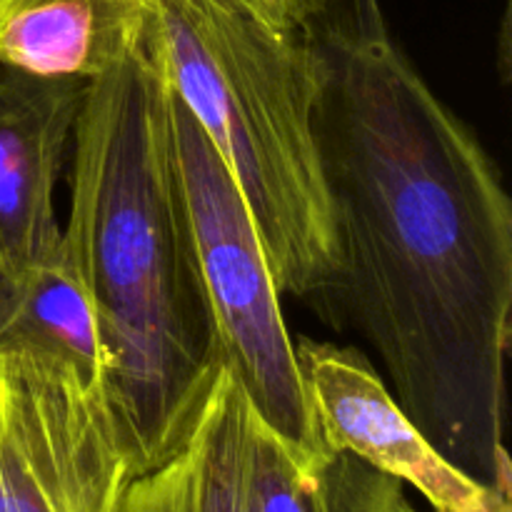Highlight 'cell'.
I'll return each mask as SVG.
<instances>
[{
    "label": "cell",
    "instance_id": "8",
    "mask_svg": "<svg viewBox=\"0 0 512 512\" xmlns=\"http://www.w3.org/2000/svg\"><path fill=\"white\" fill-rule=\"evenodd\" d=\"M145 30V0H0V68L103 78Z\"/></svg>",
    "mask_w": 512,
    "mask_h": 512
},
{
    "label": "cell",
    "instance_id": "4",
    "mask_svg": "<svg viewBox=\"0 0 512 512\" xmlns=\"http://www.w3.org/2000/svg\"><path fill=\"white\" fill-rule=\"evenodd\" d=\"M170 85V83H168ZM170 135L185 225L220 365L300 470L328 450L300 375L268 253L215 145L170 90Z\"/></svg>",
    "mask_w": 512,
    "mask_h": 512
},
{
    "label": "cell",
    "instance_id": "12",
    "mask_svg": "<svg viewBox=\"0 0 512 512\" xmlns=\"http://www.w3.org/2000/svg\"><path fill=\"white\" fill-rule=\"evenodd\" d=\"M118 512H193V453L190 445L170 463L135 478Z\"/></svg>",
    "mask_w": 512,
    "mask_h": 512
},
{
    "label": "cell",
    "instance_id": "10",
    "mask_svg": "<svg viewBox=\"0 0 512 512\" xmlns=\"http://www.w3.org/2000/svg\"><path fill=\"white\" fill-rule=\"evenodd\" d=\"M253 490L255 512H418L398 478L345 450H333L310 470H300L258 418Z\"/></svg>",
    "mask_w": 512,
    "mask_h": 512
},
{
    "label": "cell",
    "instance_id": "1",
    "mask_svg": "<svg viewBox=\"0 0 512 512\" xmlns=\"http://www.w3.org/2000/svg\"><path fill=\"white\" fill-rule=\"evenodd\" d=\"M300 35L340 253L330 308L373 343L435 450L510 498L512 205L498 168L395 43L380 0H323Z\"/></svg>",
    "mask_w": 512,
    "mask_h": 512
},
{
    "label": "cell",
    "instance_id": "3",
    "mask_svg": "<svg viewBox=\"0 0 512 512\" xmlns=\"http://www.w3.org/2000/svg\"><path fill=\"white\" fill-rule=\"evenodd\" d=\"M145 35L233 175L280 293L328 308L340 253L303 35L275 30L235 0H145Z\"/></svg>",
    "mask_w": 512,
    "mask_h": 512
},
{
    "label": "cell",
    "instance_id": "2",
    "mask_svg": "<svg viewBox=\"0 0 512 512\" xmlns=\"http://www.w3.org/2000/svg\"><path fill=\"white\" fill-rule=\"evenodd\" d=\"M63 233L83 255L105 390L143 478L183 453L220 368L175 175L168 75L145 30L118 68L88 85Z\"/></svg>",
    "mask_w": 512,
    "mask_h": 512
},
{
    "label": "cell",
    "instance_id": "5",
    "mask_svg": "<svg viewBox=\"0 0 512 512\" xmlns=\"http://www.w3.org/2000/svg\"><path fill=\"white\" fill-rule=\"evenodd\" d=\"M133 480L103 378L0 350V512H118Z\"/></svg>",
    "mask_w": 512,
    "mask_h": 512
},
{
    "label": "cell",
    "instance_id": "6",
    "mask_svg": "<svg viewBox=\"0 0 512 512\" xmlns=\"http://www.w3.org/2000/svg\"><path fill=\"white\" fill-rule=\"evenodd\" d=\"M295 358L328 450L358 455L413 485L435 512H510V498L435 450L360 350L298 338Z\"/></svg>",
    "mask_w": 512,
    "mask_h": 512
},
{
    "label": "cell",
    "instance_id": "7",
    "mask_svg": "<svg viewBox=\"0 0 512 512\" xmlns=\"http://www.w3.org/2000/svg\"><path fill=\"white\" fill-rule=\"evenodd\" d=\"M88 85L0 68V280L30 273L58 250L55 185Z\"/></svg>",
    "mask_w": 512,
    "mask_h": 512
},
{
    "label": "cell",
    "instance_id": "13",
    "mask_svg": "<svg viewBox=\"0 0 512 512\" xmlns=\"http://www.w3.org/2000/svg\"><path fill=\"white\" fill-rule=\"evenodd\" d=\"M250 13L283 33H300L310 18L318 13L323 0H235Z\"/></svg>",
    "mask_w": 512,
    "mask_h": 512
},
{
    "label": "cell",
    "instance_id": "9",
    "mask_svg": "<svg viewBox=\"0 0 512 512\" xmlns=\"http://www.w3.org/2000/svg\"><path fill=\"white\" fill-rule=\"evenodd\" d=\"M0 350L63 355L85 375L105 380L108 360L83 255L65 233L48 263L0 280Z\"/></svg>",
    "mask_w": 512,
    "mask_h": 512
},
{
    "label": "cell",
    "instance_id": "11",
    "mask_svg": "<svg viewBox=\"0 0 512 512\" xmlns=\"http://www.w3.org/2000/svg\"><path fill=\"white\" fill-rule=\"evenodd\" d=\"M193 512H255V413L220 365L190 433Z\"/></svg>",
    "mask_w": 512,
    "mask_h": 512
}]
</instances>
